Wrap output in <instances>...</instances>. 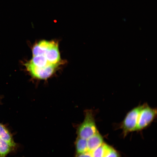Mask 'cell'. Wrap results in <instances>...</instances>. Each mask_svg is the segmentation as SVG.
<instances>
[{
  "instance_id": "7",
  "label": "cell",
  "mask_w": 157,
  "mask_h": 157,
  "mask_svg": "<svg viewBox=\"0 0 157 157\" xmlns=\"http://www.w3.org/2000/svg\"><path fill=\"white\" fill-rule=\"evenodd\" d=\"M0 138L15 148L16 144L12 135L5 126L0 123Z\"/></svg>"
},
{
  "instance_id": "6",
  "label": "cell",
  "mask_w": 157,
  "mask_h": 157,
  "mask_svg": "<svg viewBox=\"0 0 157 157\" xmlns=\"http://www.w3.org/2000/svg\"><path fill=\"white\" fill-rule=\"evenodd\" d=\"M87 140L88 151L90 152L104 143L103 138L99 132Z\"/></svg>"
},
{
  "instance_id": "12",
  "label": "cell",
  "mask_w": 157,
  "mask_h": 157,
  "mask_svg": "<svg viewBox=\"0 0 157 157\" xmlns=\"http://www.w3.org/2000/svg\"><path fill=\"white\" fill-rule=\"evenodd\" d=\"M76 157H92L91 152L87 151L86 152L76 154Z\"/></svg>"
},
{
  "instance_id": "5",
  "label": "cell",
  "mask_w": 157,
  "mask_h": 157,
  "mask_svg": "<svg viewBox=\"0 0 157 157\" xmlns=\"http://www.w3.org/2000/svg\"><path fill=\"white\" fill-rule=\"evenodd\" d=\"M42 55L46 57L50 64H60V58L57 42L53 41L51 46Z\"/></svg>"
},
{
  "instance_id": "3",
  "label": "cell",
  "mask_w": 157,
  "mask_h": 157,
  "mask_svg": "<svg viewBox=\"0 0 157 157\" xmlns=\"http://www.w3.org/2000/svg\"><path fill=\"white\" fill-rule=\"evenodd\" d=\"M157 115V109L144 104L139 115L136 131H141L147 127L154 119Z\"/></svg>"
},
{
  "instance_id": "11",
  "label": "cell",
  "mask_w": 157,
  "mask_h": 157,
  "mask_svg": "<svg viewBox=\"0 0 157 157\" xmlns=\"http://www.w3.org/2000/svg\"><path fill=\"white\" fill-rule=\"evenodd\" d=\"M104 157H120L119 155L115 149L106 144Z\"/></svg>"
},
{
  "instance_id": "1",
  "label": "cell",
  "mask_w": 157,
  "mask_h": 157,
  "mask_svg": "<svg viewBox=\"0 0 157 157\" xmlns=\"http://www.w3.org/2000/svg\"><path fill=\"white\" fill-rule=\"evenodd\" d=\"M98 132L93 112L92 110H86L83 121L77 128V137L87 140Z\"/></svg>"
},
{
  "instance_id": "2",
  "label": "cell",
  "mask_w": 157,
  "mask_h": 157,
  "mask_svg": "<svg viewBox=\"0 0 157 157\" xmlns=\"http://www.w3.org/2000/svg\"><path fill=\"white\" fill-rule=\"evenodd\" d=\"M143 106V105H140L134 108L126 115L120 126L124 136L136 131L139 113Z\"/></svg>"
},
{
  "instance_id": "4",
  "label": "cell",
  "mask_w": 157,
  "mask_h": 157,
  "mask_svg": "<svg viewBox=\"0 0 157 157\" xmlns=\"http://www.w3.org/2000/svg\"><path fill=\"white\" fill-rule=\"evenodd\" d=\"M27 70L31 76L40 79H46L55 72L59 64L51 65L48 66L39 67L26 63L25 64Z\"/></svg>"
},
{
  "instance_id": "10",
  "label": "cell",
  "mask_w": 157,
  "mask_h": 157,
  "mask_svg": "<svg viewBox=\"0 0 157 157\" xmlns=\"http://www.w3.org/2000/svg\"><path fill=\"white\" fill-rule=\"evenodd\" d=\"M106 144L104 143L100 146L91 152L92 157H104Z\"/></svg>"
},
{
  "instance_id": "8",
  "label": "cell",
  "mask_w": 157,
  "mask_h": 157,
  "mask_svg": "<svg viewBox=\"0 0 157 157\" xmlns=\"http://www.w3.org/2000/svg\"><path fill=\"white\" fill-rule=\"evenodd\" d=\"M27 63L30 65L39 67H45L50 65H55L50 64L46 57L42 55L33 56L31 60Z\"/></svg>"
},
{
  "instance_id": "9",
  "label": "cell",
  "mask_w": 157,
  "mask_h": 157,
  "mask_svg": "<svg viewBox=\"0 0 157 157\" xmlns=\"http://www.w3.org/2000/svg\"><path fill=\"white\" fill-rule=\"evenodd\" d=\"M75 145L76 154L88 151L87 140L77 137L75 142Z\"/></svg>"
}]
</instances>
